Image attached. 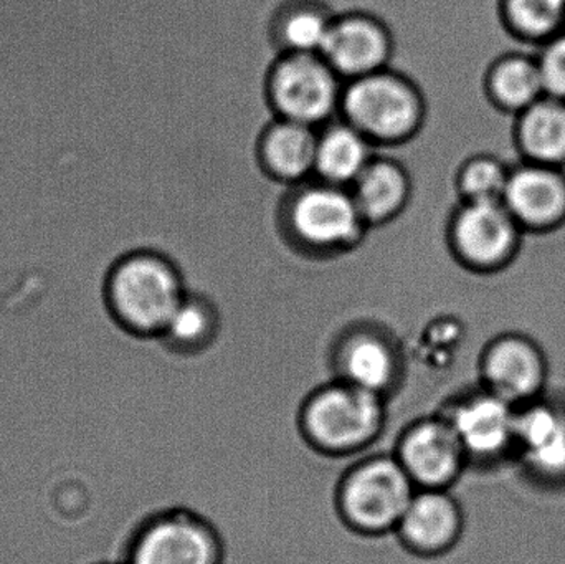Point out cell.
<instances>
[{
	"instance_id": "cell-1",
	"label": "cell",
	"mask_w": 565,
	"mask_h": 564,
	"mask_svg": "<svg viewBox=\"0 0 565 564\" xmlns=\"http://www.w3.org/2000/svg\"><path fill=\"white\" fill-rule=\"evenodd\" d=\"M106 313L132 334L164 333L182 295L178 272L149 251L121 255L106 275Z\"/></svg>"
},
{
	"instance_id": "cell-2",
	"label": "cell",
	"mask_w": 565,
	"mask_h": 564,
	"mask_svg": "<svg viewBox=\"0 0 565 564\" xmlns=\"http://www.w3.org/2000/svg\"><path fill=\"white\" fill-rule=\"evenodd\" d=\"M341 109L349 125L379 142L407 139L424 118L417 89L384 70L352 79L342 92Z\"/></svg>"
},
{
	"instance_id": "cell-3",
	"label": "cell",
	"mask_w": 565,
	"mask_h": 564,
	"mask_svg": "<svg viewBox=\"0 0 565 564\" xmlns=\"http://www.w3.org/2000/svg\"><path fill=\"white\" fill-rule=\"evenodd\" d=\"M526 234L503 201H463L450 221L451 251L468 270L500 274L520 257Z\"/></svg>"
},
{
	"instance_id": "cell-4",
	"label": "cell",
	"mask_w": 565,
	"mask_h": 564,
	"mask_svg": "<svg viewBox=\"0 0 565 564\" xmlns=\"http://www.w3.org/2000/svg\"><path fill=\"white\" fill-rule=\"evenodd\" d=\"M513 464L527 482L565 490V396L546 393L518 409Z\"/></svg>"
},
{
	"instance_id": "cell-5",
	"label": "cell",
	"mask_w": 565,
	"mask_h": 564,
	"mask_svg": "<svg viewBox=\"0 0 565 564\" xmlns=\"http://www.w3.org/2000/svg\"><path fill=\"white\" fill-rule=\"evenodd\" d=\"M445 419L457 434L468 464L497 467L513 462L518 409L483 386L461 394Z\"/></svg>"
},
{
	"instance_id": "cell-6",
	"label": "cell",
	"mask_w": 565,
	"mask_h": 564,
	"mask_svg": "<svg viewBox=\"0 0 565 564\" xmlns=\"http://www.w3.org/2000/svg\"><path fill=\"white\" fill-rule=\"evenodd\" d=\"M480 376L484 390L516 409L550 393L546 351L533 337L521 331L498 334L484 347Z\"/></svg>"
},
{
	"instance_id": "cell-7",
	"label": "cell",
	"mask_w": 565,
	"mask_h": 564,
	"mask_svg": "<svg viewBox=\"0 0 565 564\" xmlns=\"http://www.w3.org/2000/svg\"><path fill=\"white\" fill-rule=\"evenodd\" d=\"M270 96L281 119L312 128L341 108L342 89L338 73L321 55L289 53L271 72Z\"/></svg>"
},
{
	"instance_id": "cell-8",
	"label": "cell",
	"mask_w": 565,
	"mask_h": 564,
	"mask_svg": "<svg viewBox=\"0 0 565 564\" xmlns=\"http://www.w3.org/2000/svg\"><path fill=\"white\" fill-rule=\"evenodd\" d=\"M305 423L318 446L331 450L358 449L377 434L382 403L379 394L345 381L312 397Z\"/></svg>"
},
{
	"instance_id": "cell-9",
	"label": "cell",
	"mask_w": 565,
	"mask_h": 564,
	"mask_svg": "<svg viewBox=\"0 0 565 564\" xmlns=\"http://www.w3.org/2000/svg\"><path fill=\"white\" fill-rule=\"evenodd\" d=\"M398 460L375 459L355 469L342 487V509L352 525L384 530L398 525L407 512L414 489Z\"/></svg>"
},
{
	"instance_id": "cell-10",
	"label": "cell",
	"mask_w": 565,
	"mask_h": 564,
	"mask_svg": "<svg viewBox=\"0 0 565 564\" xmlns=\"http://www.w3.org/2000/svg\"><path fill=\"white\" fill-rule=\"evenodd\" d=\"M501 201L524 234L559 231L565 225V168L520 159L511 164Z\"/></svg>"
},
{
	"instance_id": "cell-11",
	"label": "cell",
	"mask_w": 565,
	"mask_h": 564,
	"mask_svg": "<svg viewBox=\"0 0 565 564\" xmlns=\"http://www.w3.org/2000/svg\"><path fill=\"white\" fill-rule=\"evenodd\" d=\"M352 194L339 185L321 184L305 189L289 207V224L299 241L312 247L351 245L364 225Z\"/></svg>"
},
{
	"instance_id": "cell-12",
	"label": "cell",
	"mask_w": 565,
	"mask_h": 564,
	"mask_svg": "<svg viewBox=\"0 0 565 564\" xmlns=\"http://www.w3.org/2000/svg\"><path fill=\"white\" fill-rule=\"evenodd\" d=\"M391 53V33L384 20L364 12L335 15L321 53L326 63L345 78H361L384 68Z\"/></svg>"
},
{
	"instance_id": "cell-13",
	"label": "cell",
	"mask_w": 565,
	"mask_h": 564,
	"mask_svg": "<svg viewBox=\"0 0 565 564\" xmlns=\"http://www.w3.org/2000/svg\"><path fill=\"white\" fill-rule=\"evenodd\" d=\"M401 466L424 489H441L454 483L468 466L467 454L445 417L425 421L408 430L402 440Z\"/></svg>"
},
{
	"instance_id": "cell-14",
	"label": "cell",
	"mask_w": 565,
	"mask_h": 564,
	"mask_svg": "<svg viewBox=\"0 0 565 564\" xmlns=\"http://www.w3.org/2000/svg\"><path fill=\"white\" fill-rule=\"evenodd\" d=\"M217 546L204 525L184 517H166L139 532L129 564H214Z\"/></svg>"
},
{
	"instance_id": "cell-15",
	"label": "cell",
	"mask_w": 565,
	"mask_h": 564,
	"mask_svg": "<svg viewBox=\"0 0 565 564\" xmlns=\"http://www.w3.org/2000/svg\"><path fill=\"white\" fill-rule=\"evenodd\" d=\"M404 539L418 552L450 550L463 532V513L454 497L441 489H425L414 496L401 523Z\"/></svg>"
},
{
	"instance_id": "cell-16",
	"label": "cell",
	"mask_w": 565,
	"mask_h": 564,
	"mask_svg": "<svg viewBox=\"0 0 565 564\" xmlns=\"http://www.w3.org/2000/svg\"><path fill=\"white\" fill-rule=\"evenodd\" d=\"M521 161L565 168V102L544 95L514 118Z\"/></svg>"
},
{
	"instance_id": "cell-17",
	"label": "cell",
	"mask_w": 565,
	"mask_h": 564,
	"mask_svg": "<svg viewBox=\"0 0 565 564\" xmlns=\"http://www.w3.org/2000/svg\"><path fill=\"white\" fill-rule=\"evenodd\" d=\"M484 92L498 111L516 118L546 95L536 55L508 52L498 56L484 73Z\"/></svg>"
},
{
	"instance_id": "cell-18",
	"label": "cell",
	"mask_w": 565,
	"mask_h": 564,
	"mask_svg": "<svg viewBox=\"0 0 565 564\" xmlns=\"http://www.w3.org/2000/svg\"><path fill=\"white\" fill-rule=\"evenodd\" d=\"M371 161V141L349 123L329 126L318 136L315 171L326 184H354Z\"/></svg>"
},
{
	"instance_id": "cell-19",
	"label": "cell",
	"mask_w": 565,
	"mask_h": 564,
	"mask_svg": "<svg viewBox=\"0 0 565 564\" xmlns=\"http://www.w3.org/2000/svg\"><path fill=\"white\" fill-rule=\"evenodd\" d=\"M318 135L311 126L281 119L262 139V158L277 178L296 181L315 171Z\"/></svg>"
},
{
	"instance_id": "cell-20",
	"label": "cell",
	"mask_w": 565,
	"mask_h": 564,
	"mask_svg": "<svg viewBox=\"0 0 565 564\" xmlns=\"http://www.w3.org/2000/svg\"><path fill=\"white\" fill-rule=\"evenodd\" d=\"M355 205L365 222L387 221L394 217L408 194V182L404 171L391 161H371L362 174L355 179Z\"/></svg>"
},
{
	"instance_id": "cell-21",
	"label": "cell",
	"mask_w": 565,
	"mask_h": 564,
	"mask_svg": "<svg viewBox=\"0 0 565 564\" xmlns=\"http://www.w3.org/2000/svg\"><path fill=\"white\" fill-rule=\"evenodd\" d=\"M498 17L508 35L540 46L565 29V0H498Z\"/></svg>"
},
{
	"instance_id": "cell-22",
	"label": "cell",
	"mask_w": 565,
	"mask_h": 564,
	"mask_svg": "<svg viewBox=\"0 0 565 564\" xmlns=\"http://www.w3.org/2000/svg\"><path fill=\"white\" fill-rule=\"evenodd\" d=\"M341 364L348 383L375 394L391 384L397 370L391 347L372 334L352 338L342 351Z\"/></svg>"
},
{
	"instance_id": "cell-23",
	"label": "cell",
	"mask_w": 565,
	"mask_h": 564,
	"mask_svg": "<svg viewBox=\"0 0 565 564\" xmlns=\"http://www.w3.org/2000/svg\"><path fill=\"white\" fill-rule=\"evenodd\" d=\"M334 17L321 3L296 2L278 13L274 29L289 53L319 55Z\"/></svg>"
},
{
	"instance_id": "cell-24",
	"label": "cell",
	"mask_w": 565,
	"mask_h": 564,
	"mask_svg": "<svg viewBox=\"0 0 565 564\" xmlns=\"http://www.w3.org/2000/svg\"><path fill=\"white\" fill-rule=\"evenodd\" d=\"M511 164L497 155L481 152L463 162L457 175L463 201H501L510 179Z\"/></svg>"
},
{
	"instance_id": "cell-25",
	"label": "cell",
	"mask_w": 565,
	"mask_h": 564,
	"mask_svg": "<svg viewBox=\"0 0 565 564\" xmlns=\"http://www.w3.org/2000/svg\"><path fill=\"white\" fill-rule=\"evenodd\" d=\"M211 328L212 315L205 305L201 300L184 298L169 320L164 333L168 334L169 340L182 347H191L204 341L211 333Z\"/></svg>"
},
{
	"instance_id": "cell-26",
	"label": "cell",
	"mask_w": 565,
	"mask_h": 564,
	"mask_svg": "<svg viewBox=\"0 0 565 564\" xmlns=\"http://www.w3.org/2000/svg\"><path fill=\"white\" fill-rule=\"evenodd\" d=\"M537 65L544 93L565 102V29L536 46Z\"/></svg>"
}]
</instances>
